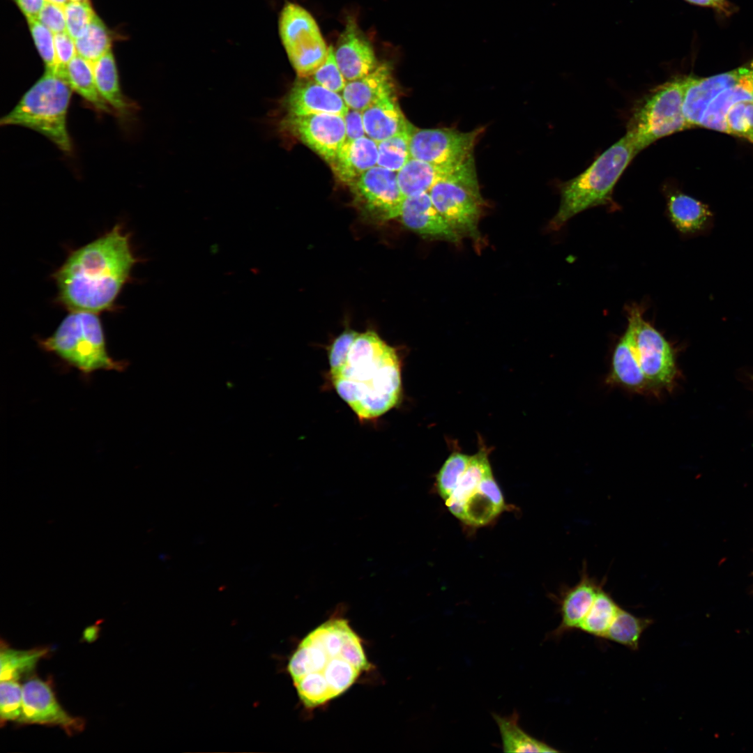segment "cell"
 Returning a JSON list of instances; mask_svg holds the SVG:
<instances>
[{"mask_svg": "<svg viewBox=\"0 0 753 753\" xmlns=\"http://www.w3.org/2000/svg\"><path fill=\"white\" fill-rule=\"evenodd\" d=\"M362 641L347 620L331 618L306 635L291 655L287 671L307 708L339 697L369 668Z\"/></svg>", "mask_w": 753, "mask_h": 753, "instance_id": "6da1fadb", "label": "cell"}, {"mask_svg": "<svg viewBox=\"0 0 753 753\" xmlns=\"http://www.w3.org/2000/svg\"><path fill=\"white\" fill-rule=\"evenodd\" d=\"M138 261L130 234L116 224L71 252L53 273L59 302L70 311L99 314L112 310Z\"/></svg>", "mask_w": 753, "mask_h": 753, "instance_id": "7a4b0ae2", "label": "cell"}, {"mask_svg": "<svg viewBox=\"0 0 753 753\" xmlns=\"http://www.w3.org/2000/svg\"><path fill=\"white\" fill-rule=\"evenodd\" d=\"M330 376L339 396L361 420L381 416L401 398L400 356L373 330L358 333L344 363Z\"/></svg>", "mask_w": 753, "mask_h": 753, "instance_id": "3957f363", "label": "cell"}, {"mask_svg": "<svg viewBox=\"0 0 753 753\" xmlns=\"http://www.w3.org/2000/svg\"><path fill=\"white\" fill-rule=\"evenodd\" d=\"M637 154L625 134L600 155L576 177L561 185V203L548 228L559 230L578 213L598 206L618 208L613 200L614 188L619 178Z\"/></svg>", "mask_w": 753, "mask_h": 753, "instance_id": "277c9868", "label": "cell"}, {"mask_svg": "<svg viewBox=\"0 0 753 753\" xmlns=\"http://www.w3.org/2000/svg\"><path fill=\"white\" fill-rule=\"evenodd\" d=\"M72 89L66 79L45 70L13 109L0 120L1 126H20L43 135L66 153L73 151L67 127Z\"/></svg>", "mask_w": 753, "mask_h": 753, "instance_id": "5b68a950", "label": "cell"}, {"mask_svg": "<svg viewBox=\"0 0 753 753\" xmlns=\"http://www.w3.org/2000/svg\"><path fill=\"white\" fill-rule=\"evenodd\" d=\"M45 351L59 357L84 374L98 370L123 371L127 363L108 353L99 314L70 311L54 332L38 341Z\"/></svg>", "mask_w": 753, "mask_h": 753, "instance_id": "8992f818", "label": "cell"}, {"mask_svg": "<svg viewBox=\"0 0 753 753\" xmlns=\"http://www.w3.org/2000/svg\"><path fill=\"white\" fill-rule=\"evenodd\" d=\"M429 194L438 211L462 238L481 245L479 222L486 206L473 156L437 182Z\"/></svg>", "mask_w": 753, "mask_h": 753, "instance_id": "52a82bcc", "label": "cell"}, {"mask_svg": "<svg viewBox=\"0 0 753 753\" xmlns=\"http://www.w3.org/2000/svg\"><path fill=\"white\" fill-rule=\"evenodd\" d=\"M683 76L671 78L651 90L636 107L627 135L637 153L656 140L690 128L683 112Z\"/></svg>", "mask_w": 753, "mask_h": 753, "instance_id": "ba28073f", "label": "cell"}, {"mask_svg": "<svg viewBox=\"0 0 753 753\" xmlns=\"http://www.w3.org/2000/svg\"><path fill=\"white\" fill-rule=\"evenodd\" d=\"M279 34L298 77H310L325 60L328 47L311 14L288 2L279 16Z\"/></svg>", "mask_w": 753, "mask_h": 753, "instance_id": "9c48e42d", "label": "cell"}, {"mask_svg": "<svg viewBox=\"0 0 753 753\" xmlns=\"http://www.w3.org/2000/svg\"><path fill=\"white\" fill-rule=\"evenodd\" d=\"M483 130L478 128L461 132L449 128H413L409 144L411 158L439 165H460L473 156L475 145Z\"/></svg>", "mask_w": 753, "mask_h": 753, "instance_id": "30bf717a", "label": "cell"}, {"mask_svg": "<svg viewBox=\"0 0 753 753\" xmlns=\"http://www.w3.org/2000/svg\"><path fill=\"white\" fill-rule=\"evenodd\" d=\"M349 186L357 206L369 218L378 222L398 218L405 196L396 172L376 165Z\"/></svg>", "mask_w": 753, "mask_h": 753, "instance_id": "8fae6325", "label": "cell"}, {"mask_svg": "<svg viewBox=\"0 0 753 753\" xmlns=\"http://www.w3.org/2000/svg\"><path fill=\"white\" fill-rule=\"evenodd\" d=\"M635 345L641 368L655 393L670 390L677 376L674 350L668 340L644 319L641 310L637 319Z\"/></svg>", "mask_w": 753, "mask_h": 753, "instance_id": "7c38bea8", "label": "cell"}, {"mask_svg": "<svg viewBox=\"0 0 753 753\" xmlns=\"http://www.w3.org/2000/svg\"><path fill=\"white\" fill-rule=\"evenodd\" d=\"M280 130L307 146L328 164L346 141L344 117L335 114L286 115Z\"/></svg>", "mask_w": 753, "mask_h": 753, "instance_id": "4fadbf2b", "label": "cell"}, {"mask_svg": "<svg viewBox=\"0 0 753 753\" xmlns=\"http://www.w3.org/2000/svg\"><path fill=\"white\" fill-rule=\"evenodd\" d=\"M22 715L20 722L59 726L69 734L82 731L83 719L68 713L56 700L51 686L39 678L22 685Z\"/></svg>", "mask_w": 753, "mask_h": 753, "instance_id": "5bb4252c", "label": "cell"}, {"mask_svg": "<svg viewBox=\"0 0 753 753\" xmlns=\"http://www.w3.org/2000/svg\"><path fill=\"white\" fill-rule=\"evenodd\" d=\"M641 310L636 305L629 307L628 326L613 351L606 381L632 392L656 394L641 368L636 351V325Z\"/></svg>", "mask_w": 753, "mask_h": 753, "instance_id": "9a60e30c", "label": "cell"}, {"mask_svg": "<svg viewBox=\"0 0 753 753\" xmlns=\"http://www.w3.org/2000/svg\"><path fill=\"white\" fill-rule=\"evenodd\" d=\"M334 54L347 82L365 76L379 63L372 43L352 17L347 20L334 49Z\"/></svg>", "mask_w": 753, "mask_h": 753, "instance_id": "2e32d148", "label": "cell"}, {"mask_svg": "<svg viewBox=\"0 0 753 753\" xmlns=\"http://www.w3.org/2000/svg\"><path fill=\"white\" fill-rule=\"evenodd\" d=\"M602 586V583L591 577L586 565L584 564L578 582L563 589L558 598L554 597L558 604L561 622L547 634L545 639L558 640L565 634L578 630Z\"/></svg>", "mask_w": 753, "mask_h": 753, "instance_id": "e0dca14e", "label": "cell"}, {"mask_svg": "<svg viewBox=\"0 0 753 753\" xmlns=\"http://www.w3.org/2000/svg\"><path fill=\"white\" fill-rule=\"evenodd\" d=\"M307 78L299 77L283 100L287 115L330 114L344 116L349 107L342 95Z\"/></svg>", "mask_w": 753, "mask_h": 753, "instance_id": "ac0fdd59", "label": "cell"}, {"mask_svg": "<svg viewBox=\"0 0 753 753\" xmlns=\"http://www.w3.org/2000/svg\"><path fill=\"white\" fill-rule=\"evenodd\" d=\"M398 218L407 228L425 236L455 244L462 239L438 211L429 192L405 197Z\"/></svg>", "mask_w": 753, "mask_h": 753, "instance_id": "d6986e66", "label": "cell"}, {"mask_svg": "<svg viewBox=\"0 0 753 753\" xmlns=\"http://www.w3.org/2000/svg\"><path fill=\"white\" fill-rule=\"evenodd\" d=\"M743 71V65L707 77H699L692 75L683 76V112L690 128L699 126L708 105L722 89L737 80Z\"/></svg>", "mask_w": 753, "mask_h": 753, "instance_id": "ffe728a7", "label": "cell"}, {"mask_svg": "<svg viewBox=\"0 0 753 753\" xmlns=\"http://www.w3.org/2000/svg\"><path fill=\"white\" fill-rule=\"evenodd\" d=\"M670 221L685 237L709 235L714 227V214L710 207L678 190L667 195Z\"/></svg>", "mask_w": 753, "mask_h": 753, "instance_id": "44dd1931", "label": "cell"}, {"mask_svg": "<svg viewBox=\"0 0 753 753\" xmlns=\"http://www.w3.org/2000/svg\"><path fill=\"white\" fill-rule=\"evenodd\" d=\"M395 90L392 68L383 62L365 76L347 82L342 96L349 108L363 112L379 100L395 95Z\"/></svg>", "mask_w": 753, "mask_h": 753, "instance_id": "7402d4cb", "label": "cell"}, {"mask_svg": "<svg viewBox=\"0 0 753 753\" xmlns=\"http://www.w3.org/2000/svg\"><path fill=\"white\" fill-rule=\"evenodd\" d=\"M377 142L367 136L346 140L329 163L335 176L350 185L368 169L377 165Z\"/></svg>", "mask_w": 753, "mask_h": 753, "instance_id": "603a6c76", "label": "cell"}, {"mask_svg": "<svg viewBox=\"0 0 753 753\" xmlns=\"http://www.w3.org/2000/svg\"><path fill=\"white\" fill-rule=\"evenodd\" d=\"M753 100V58L743 65L740 77L722 89L708 105L699 126L726 132L725 116L735 103Z\"/></svg>", "mask_w": 753, "mask_h": 753, "instance_id": "cb8c5ba5", "label": "cell"}, {"mask_svg": "<svg viewBox=\"0 0 753 753\" xmlns=\"http://www.w3.org/2000/svg\"><path fill=\"white\" fill-rule=\"evenodd\" d=\"M366 136L376 142L409 129L395 94L386 97L362 112Z\"/></svg>", "mask_w": 753, "mask_h": 753, "instance_id": "d4e9b609", "label": "cell"}, {"mask_svg": "<svg viewBox=\"0 0 753 753\" xmlns=\"http://www.w3.org/2000/svg\"><path fill=\"white\" fill-rule=\"evenodd\" d=\"M96 83L102 98L121 119L129 118L137 105L129 100L121 87L118 68L112 51L93 63Z\"/></svg>", "mask_w": 753, "mask_h": 753, "instance_id": "484cf974", "label": "cell"}, {"mask_svg": "<svg viewBox=\"0 0 753 753\" xmlns=\"http://www.w3.org/2000/svg\"><path fill=\"white\" fill-rule=\"evenodd\" d=\"M478 442V452L472 455L466 471L450 497L445 501L449 511L461 521L464 518L466 502L477 490L482 479L492 471L489 459L490 449L482 440Z\"/></svg>", "mask_w": 753, "mask_h": 753, "instance_id": "4316f807", "label": "cell"}, {"mask_svg": "<svg viewBox=\"0 0 753 753\" xmlns=\"http://www.w3.org/2000/svg\"><path fill=\"white\" fill-rule=\"evenodd\" d=\"M460 165H439L411 158L397 172L398 183L405 197L429 192L437 182Z\"/></svg>", "mask_w": 753, "mask_h": 753, "instance_id": "83f0119b", "label": "cell"}, {"mask_svg": "<svg viewBox=\"0 0 753 753\" xmlns=\"http://www.w3.org/2000/svg\"><path fill=\"white\" fill-rule=\"evenodd\" d=\"M65 77L71 89L96 111L115 115L99 93L95 80L93 63L77 54L66 66Z\"/></svg>", "mask_w": 753, "mask_h": 753, "instance_id": "f1b7e54d", "label": "cell"}, {"mask_svg": "<svg viewBox=\"0 0 753 753\" xmlns=\"http://www.w3.org/2000/svg\"><path fill=\"white\" fill-rule=\"evenodd\" d=\"M499 487L480 484L464 505L462 522L472 526L489 524L506 508Z\"/></svg>", "mask_w": 753, "mask_h": 753, "instance_id": "f546056e", "label": "cell"}, {"mask_svg": "<svg viewBox=\"0 0 753 753\" xmlns=\"http://www.w3.org/2000/svg\"><path fill=\"white\" fill-rule=\"evenodd\" d=\"M496 722L505 752H557L558 750L526 733L519 724V715L514 710L508 716L492 714Z\"/></svg>", "mask_w": 753, "mask_h": 753, "instance_id": "4dcf8cb0", "label": "cell"}, {"mask_svg": "<svg viewBox=\"0 0 753 753\" xmlns=\"http://www.w3.org/2000/svg\"><path fill=\"white\" fill-rule=\"evenodd\" d=\"M620 609L619 605L602 586L578 630L604 639Z\"/></svg>", "mask_w": 753, "mask_h": 753, "instance_id": "1f68e13d", "label": "cell"}, {"mask_svg": "<svg viewBox=\"0 0 753 753\" xmlns=\"http://www.w3.org/2000/svg\"><path fill=\"white\" fill-rule=\"evenodd\" d=\"M652 623L651 618L637 617L621 608L604 639L636 651L643 632Z\"/></svg>", "mask_w": 753, "mask_h": 753, "instance_id": "d6a6232c", "label": "cell"}, {"mask_svg": "<svg viewBox=\"0 0 753 753\" xmlns=\"http://www.w3.org/2000/svg\"><path fill=\"white\" fill-rule=\"evenodd\" d=\"M48 653L45 648L17 650L2 647L0 652V680H17L29 672Z\"/></svg>", "mask_w": 753, "mask_h": 753, "instance_id": "836d02e7", "label": "cell"}, {"mask_svg": "<svg viewBox=\"0 0 753 753\" xmlns=\"http://www.w3.org/2000/svg\"><path fill=\"white\" fill-rule=\"evenodd\" d=\"M77 54L91 63L112 50V34L96 15L86 31L75 40Z\"/></svg>", "mask_w": 753, "mask_h": 753, "instance_id": "e575fe53", "label": "cell"}, {"mask_svg": "<svg viewBox=\"0 0 753 753\" xmlns=\"http://www.w3.org/2000/svg\"><path fill=\"white\" fill-rule=\"evenodd\" d=\"M413 126L389 138L377 142V165L397 172L411 158L410 137Z\"/></svg>", "mask_w": 753, "mask_h": 753, "instance_id": "d590c367", "label": "cell"}, {"mask_svg": "<svg viewBox=\"0 0 753 753\" xmlns=\"http://www.w3.org/2000/svg\"><path fill=\"white\" fill-rule=\"evenodd\" d=\"M472 455L453 450L436 476V488L443 500H447L466 471Z\"/></svg>", "mask_w": 753, "mask_h": 753, "instance_id": "8d00e7d4", "label": "cell"}, {"mask_svg": "<svg viewBox=\"0 0 753 753\" xmlns=\"http://www.w3.org/2000/svg\"><path fill=\"white\" fill-rule=\"evenodd\" d=\"M726 133L743 137L753 144V100L739 101L725 116Z\"/></svg>", "mask_w": 753, "mask_h": 753, "instance_id": "74e56055", "label": "cell"}, {"mask_svg": "<svg viewBox=\"0 0 753 753\" xmlns=\"http://www.w3.org/2000/svg\"><path fill=\"white\" fill-rule=\"evenodd\" d=\"M36 47L45 64V70L58 73L54 48V34L36 19L27 20Z\"/></svg>", "mask_w": 753, "mask_h": 753, "instance_id": "f35d334b", "label": "cell"}, {"mask_svg": "<svg viewBox=\"0 0 753 753\" xmlns=\"http://www.w3.org/2000/svg\"><path fill=\"white\" fill-rule=\"evenodd\" d=\"M63 8L66 31L75 40L86 31L96 14L90 1H69Z\"/></svg>", "mask_w": 753, "mask_h": 753, "instance_id": "ab89813d", "label": "cell"}, {"mask_svg": "<svg viewBox=\"0 0 753 753\" xmlns=\"http://www.w3.org/2000/svg\"><path fill=\"white\" fill-rule=\"evenodd\" d=\"M22 700V686L17 680H1L0 716L2 721H20Z\"/></svg>", "mask_w": 753, "mask_h": 753, "instance_id": "60d3db41", "label": "cell"}, {"mask_svg": "<svg viewBox=\"0 0 753 753\" xmlns=\"http://www.w3.org/2000/svg\"><path fill=\"white\" fill-rule=\"evenodd\" d=\"M310 77L330 91L338 93L343 91L347 81L339 68L333 46L328 47L325 60Z\"/></svg>", "mask_w": 753, "mask_h": 753, "instance_id": "b9f144b4", "label": "cell"}, {"mask_svg": "<svg viewBox=\"0 0 753 753\" xmlns=\"http://www.w3.org/2000/svg\"><path fill=\"white\" fill-rule=\"evenodd\" d=\"M358 333L351 330H344L331 344L328 352L330 373L340 368L345 362L350 347Z\"/></svg>", "mask_w": 753, "mask_h": 753, "instance_id": "7bdbcfd3", "label": "cell"}, {"mask_svg": "<svg viewBox=\"0 0 753 753\" xmlns=\"http://www.w3.org/2000/svg\"><path fill=\"white\" fill-rule=\"evenodd\" d=\"M54 48L58 64V74L65 77V68L77 54L75 41L67 31L54 34Z\"/></svg>", "mask_w": 753, "mask_h": 753, "instance_id": "ee69618b", "label": "cell"}, {"mask_svg": "<svg viewBox=\"0 0 753 753\" xmlns=\"http://www.w3.org/2000/svg\"><path fill=\"white\" fill-rule=\"evenodd\" d=\"M36 20L54 34L66 31L63 6L46 2Z\"/></svg>", "mask_w": 753, "mask_h": 753, "instance_id": "f6af8a7d", "label": "cell"}, {"mask_svg": "<svg viewBox=\"0 0 753 753\" xmlns=\"http://www.w3.org/2000/svg\"><path fill=\"white\" fill-rule=\"evenodd\" d=\"M344 120L346 140H355L366 136L362 112L349 107Z\"/></svg>", "mask_w": 753, "mask_h": 753, "instance_id": "bcb514c9", "label": "cell"}, {"mask_svg": "<svg viewBox=\"0 0 753 753\" xmlns=\"http://www.w3.org/2000/svg\"><path fill=\"white\" fill-rule=\"evenodd\" d=\"M26 20L36 19L45 0H14Z\"/></svg>", "mask_w": 753, "mask_h": 753, "instance_id": "7dc6e473", "label": "cell"}, {"mask_svg": "<svg viewBox=\"0 0 753 753\" xmlns=\"http://www.w3.org/2000/svg\"><path fill=\"white\" fill-rule=\"evenodd\" d=\"M714 5V10L719 14L730 16L736 10L735 6L732 5L728 0H710Z\"/></svg>", "mask_w": 753, "mask_h": 753, "instance_id": "c3c4849f", "label": "cell"}, {"mask_svg": "<svg viewBox=\"0 0 753 753\" xmlns=\"http://www.w3.org/2000/svg\"><path fill=\"white\" fill-rule=\"evenodd\" d=\"M685 1L701 7L710 8L714 9V5L710 0H684Z\"/></svg>", "mask_w": 753, "mask_h": 753, "instance_id": "681fc988", "label": "cell"}, {"mask_svg": "<svg viewBox=\"0 0 753 753\" xmlns=\"http://www.w3.org/2000/svg\"><path fill=\"white\" fill-rule=\"evenodd\" d=\"M45 1L64 6L69 1V0H45Z\"/></svg>", "mask_w": 753, "mask_h": 753, "instance_id": "f907efd6", "label": "cell"}, {"mask_svg": "<svg viewBox=\"0 0 753 753\" xmlns=\"http://www.w3.org/2000/svg\"><path fill=\"white\" fill-rule=\"evenodd\" d=\"M73 1H89V0H69Z\"/></svg>", "mask_w": 753, "mask_h": 753, "instance_id": "816d5d0a", "label": "cell"}]
</instances>
